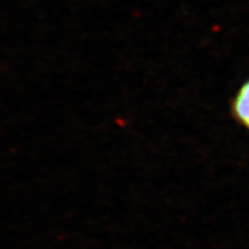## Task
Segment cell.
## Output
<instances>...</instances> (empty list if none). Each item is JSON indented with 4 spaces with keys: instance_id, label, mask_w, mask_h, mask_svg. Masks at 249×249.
Wrapping results in <instances>:
<instances>
[{
    "instance_id": "cell-1",
    "label": "cell",
    "mask_w": 249,
    "mask_h": 249,
    "mask_svg": "<svg viewBox=\"0 0 249 249\" xmlns=\"http://www.w3.org/2000/svg\"><path fill=\"white\" fill-rule=\"evenodd\" d=\"M230 110L233 121L249 131V78L231 100Z\"/></svg>"
}]
</instances>
